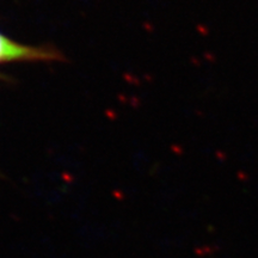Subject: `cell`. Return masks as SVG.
<instances>
[{"instance_id": "6da1fadb", "label": "cell", "mask_w": 258, "mask_h": 258, "mask_svg": "<svg viewBox=\"0 0 258 258\" xmlns=\"http://www.w3.org/2000/svg\"><path fill=\"white\" fill-rule=\"evenodd\" d=\"M57 55L54 51L42 48L25 46L12 41L5 35L0 34V62L12 61H49L56 60Z\"/></svg>"}]
</instances>
